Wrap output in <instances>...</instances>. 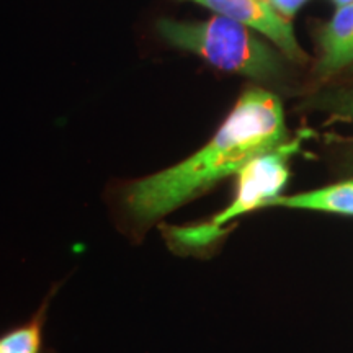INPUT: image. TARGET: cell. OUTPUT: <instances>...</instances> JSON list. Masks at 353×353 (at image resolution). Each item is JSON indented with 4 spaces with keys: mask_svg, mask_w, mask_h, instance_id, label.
<instances>
[{
    "mask_svg": "<svg viewBox=\"0 0 353 353\" xmlns=\"http://www.w3.org/2000/svg\"><path fill=\"white\" fill-rule=\"evenodd\" d=\"M285 143L281 100L262 88L247 90L200 151L156 174L114 185L110 208L118 231L134 245L141 244L167 214Z\"/></svg>",
    "mask_w": 353,
    "mask_h": 353,
    "instance_id": "obj_1",
    "label": "cell"
},
{
    "mask_svg": "<svg viewBox=\"0 0 353 353\" xmlns=\"http://www.w3.org/2000/svg\"><path fill=\"white\" fill-rule=\"evenodd\" d=\"M159 37L226 72L272 82L283 76V59L249 26L214 15L205 21L157 20Z\"/></svg>",
    "mask_w": 353,
    "mask_h": 353,
    "instance_id": "obj_2",
    "label": "cell"
},
{
    "mask_svg": "<svg viewBox=\"0 0 353 353\" xmlns=\"http://www.w3.org/2000/svg\"><path fill=\"white\" fill-rule=\"evenodd\" d=\"M301 139L286 141L272 151L260 154L249 161L237 172V190L236 198L231 205L224 208L210 221L216 229L223 224L236 219L237 216L250 213L259 208H268L273 200L281 196L290 179V159L298 152Z\"/></svg>",
    "mask_w": 353,
    "mask_h": 353,
    "instance_id": "obj_3",
    "label": "cell"
},
{
    "mask_svg": "<svg viewBox=\"0 0 353 353\" xmlns=\"http://www.w3.org/2000/svg\"><path fill=\"white\" fill-rule=\"evenodd\" d=\"M226 17L254 32H259L276 44V48L294 63L306 61V52L299 46L293 25L278 13L270 0H190Z\"/></svg>",
    "mask_w": 353,
    "mask_h": 353,
    "instance_id": "obj_4",
    "label": "cell"
},
{
    "mask_svg": "<svg viewBox=\"0 0 353 353\" xmlns=\"http://www.w3.org/2000/svg\"><path fill=\"white\" fill-rule=\"evenodd\" d=\"M353 63V3L337 7L321 37L319 72H337Z\"/></svg>",
    "mask_w": 353,
    "mask_h": 353,
    "instance_id": "obj_5",
    "label": "cell"
},
{
    "mask_svg": "<svg viewBox=\"0 0 353 353\" xmlns=\"http://www.w3.org/2000/svg\"><path fill=\"white\" fill-rule=\"evenodd\" d=\"M63 283L64 281H57L51 286L50 293L28 319L0 334V353H56V350L48 347L44 329L52 298Z\"/></svg>",
    "mask_w": 353,
    "mask_h": 353,
    "instance_id": "obj_6",
    "label": "cell"
},
{
    "mask_svg": "<svg viewBox=\"0 0 353 353\" xmlns=\"http://www.w3.org/2000/svg\"><path fill=\"white\" fill-rule=\"evenodd\" d=\"M270 206L353 216V180L329 185V187L312 190V192L299 193V195L278 196L276 200L270 203Z\"/></svg>",
    "mask_w": 353,
    "mask_h": 353,
    "instance_id": "obj_7",
    "label": "cell"
},
{
    "mask_svg": "<svg viewBox=\"0 0 353 353\" xmlns=\"http://www.w3.org/2000/svg\"><path fill=\"white\" fill-rule=\"evenodd\" d=\"M272 6L276 8L278 13L285 17V19H291V17L301 8L307 0H270Z\"/></svg>",
    "mask_w": 353,
    "mask_h": 353,
    "instance_id": "obj_8",
    "label": "cell"
},
{
    "mask_svg": "<svg viewBox=\"0 0 353 353\" xmlns=\"http://www.w3.org/2000/svg\"><path fill=\"white\" fill-rule=\"evenodd\" d=\"M345 110H347L348 117H350L352 121H353V94H352V97H350V99H348V101L345 103Z\"/></svg>",
    "mask_w": 353,
    "mask_h": 353,
    "instance_id": "obj_9",
    "label": "cell"
},
{
    "mask_svg": "<svg viewBox=\"0 0 353 353\" xmlns=\"http://www.w3.org/2000/svg\"><path fill=\"white\" fill-rule=\"evenodd\" d=\"M337 7H343V6H348V3H353V0H332Z\"/></svg>",
    "mask_w": 353,
    "mask_h": 353,
    "instance_id": "obj_10",
    "label": "cell"
}]
</instances>
